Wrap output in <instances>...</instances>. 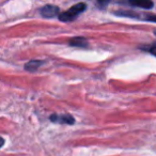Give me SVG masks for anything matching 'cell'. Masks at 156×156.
I'll use <instances>...</instances> for the list:
<instances>
[{
  "label": "cell",
  "instance_id": "6da1fadb",
  "mask_svg": "<svg viewBox=\"0 0 156 156\" xmlns=\"http://www.w3.org/2000/svg\"><path fill=\"white\" fill-rule=\"evenodd\" d=\"M86 9H87V5L83 2H79V3H77V5L71 7L67 11L60 13L58 18L61 22H72V20H75L79 14H81L83 11H86Z\"/></svg>",
  "mask_w": 156,
  "mask_h": 156
},
{
  "label": "cell",
  "instance_id": "7a4b0ae2",
  "mask_svg": "<svg viewBox=\"0 0 156 156\" xmlns=\"http://www.w3.org/2000/svg\"><path fill=\"white\" fill-rule=\"evenodd\" d=\"M115 14L119 16H124V17H130V18H138V16H142V17H139V18H142V20H147V22L156 23V15H153V14H138L133 11H119V12H115Z\"/></svg>",
  "mask_w": 156,
  "mask_h": 156
},
{
  "label": "cell",
  "instance_id": "3957f363",
  "mask_svg": "<svg viewBox=\"0 0 156 156\" xmlns=\"http://www.w3.org/2000/svg\"><path fill=\"white\" fill-rule=\"evenodd\" d=\"M60 9H59L57 5H46L43 8H41L40 10V14H41L43 17L45 18H52L57 15H60L59 13Z\"/></svg>",
  "mask_w": 156,
  "mask_h": 156
},
{
  "label": "cell",
  "instance_id": "277c9868",
  "mask_svg": "<svg viewBox=\"0 0 156 156\" xmlns=\"http://www.w3.org/2000/svg\"><path fill=\"white\" fill-rule=\"evenodd\" d=\"M50 121L60 124H74L75 120L71 115H50Z\"/></svg>",
  "mask_w": 156,
  "mask_h": 156
},
{
  "label": "cell",
  "instance_id": "5b68a950",
  "mask_svg": "<svg viewBox=\"0 0 156 156\" xmlns=\"http://www.w3.org/2000/svg\"><path fill=\"white\" fill-rule=\"evenodd\" d=\"M132 7H138V8H142V9H152L153 8V2L152 1H147V0H142V1H128Z\"/></svg>",
  "mask_w": 156,
  "mask_h": 156
},
{
  "label": "cell",
  "instance_id": "8992f818",
  "mask_svg": "<svg viewBox=\"0 0 156 156\" xmlns=\"http://www.w3.org/2000/svg\"><path fill=\"white\" fill-rule=\"evenodd\" d=\"M43 63H44L43 61H40V60H31L25 64V69L29 72H34V71H37Z\"/></svg>",
  "mask_w": 156,
  "mask_h": 156
},
{
  "label": "cell",
  "instance_id": "52a82bcc",
  "mask_svg": "<svg viewBox=\"0 0 156 156\" xmlns=\"http://www.w3.org/2000/svg\"><path fill=\"white\" fill-rule=\"evenodd\" d=\"M69 45L71 46H76V47H86L88 45V42L83 37H73L69 41Z\"/></svg>",
  "mask_w": 156,
  "mask_h": 156
},
{
  "label": "cell",
  "instance_id": "ba28073f",
  "mask_svg": "<svg viewBox=\"0 0 156 156\" xmlns=\"http://www.w3.org/2000/svg\"><path fill=\"white\" fill-rule=\"evenodd\" d=\"M144 49L147 50V52H150L151 55H153V56L156 57V42L153 44H151L150 46H145Z\"/></svg>",
  "mask_w": 156,
  "mask_h": 156
},
{
  "label": "cell",
  "instance_id": "9c48e42d",
  "mask_svg": "<svg viewBox=\"0 0 156 156\" xmlns=\"http://www.w3.org/2000/svg\"><path fill=\"white\" fill-rule=\"evenodd\" d=\"M98 5H103V7H105V5H108V2H98Z\"/></svg>",
  "mask_w": 156,
  "mask_h": 156
}]
</instances>
